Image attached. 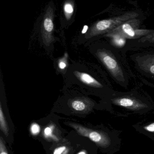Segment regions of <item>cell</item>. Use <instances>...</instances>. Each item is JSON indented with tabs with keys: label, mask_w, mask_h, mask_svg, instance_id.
Returning a JSON list of instances; mask_svg holds the SVG:
<instances>
[{
	"label": "cell",
	"mask_w": 154,
	"mask_h": 154,
	"mask_svg": "<svg viewBox=\"0 0 154 154\" xmlns=\"http://www.w3.org/2000/svg\"><path fill=\"white\" fill-rule=\"evenodd\" d=\"M68 53L66 52L65 53L64 57L59 60L58 67L61 70H64L67 67L68 64Z\"/></svg>",
	"instance_id": "4fadbf2b"
},
{
	"label": "cell",
	"mask_w": 154,
	"mask_h": 154,
	"mask_svg": "<svg viewBox=\"0 0 154 154\" xmlns=\"http://www.w3.org/2000/svg\"><path fill=\"white\" fill-rule=\"evenodd\" d=\"M0 128L2 132L6 137L9 135V127L6 122L2 104H0Z\"/></svg>",
	"instance_id": "8fae6325"
},
{
	"label": "cell",
	"mask_w": 154,
	"mask_h": 154,
	"mask_svg": "<svg viewBox=\"0 0 154 154\" xmlns=\"http://www.w3.org/2000/svg\"><path fill=\"white\" fill-rule=\"evenodd\" d=\"M105 36L111 39V42L113 45L119 48L123 47L126 43V39L117 35H111L105 34Z\"/></svg>",
	"instance_id": "7c38bea8"
},
{
	"label": "cell",
	"mask_w": 154,
	"mask_h": 154,
	"mask_svg": "<svg viewBox=\"0 0 154 154\" xmlns=\"http://www.w3.org/2000/svg\"><path fill=\"white\" fill-rule=\"evenodd\" d=\"M140 24V20L138 19H134L129 20L122 23L118 27L108 32L106 34H115L128 30L134 29H138Z\"/></svg>",
	"instance_id": "9c48e42d"
},
{
	"label": "cell",
	"mask_w": 154,
	"mask_h": 154,
	"mask_svg": "<svg viewBox=\"0 0 154 154\" xmlns=\"http://www.w3.org/2000/svg\"><path fill=\"white\" fill-rule=\"evenodd\" d=\"M0 154H8L5 143L2 137H0Z\"/></svg>",
	"instance_id": "ac0fdd59"
},
{
	"label": "cell",
	"mask_w": 154,
	"mask_h": 154,
	"mask_svg": "<svg viewBox=\"0 0 154 154\" xmlns=\"http://www.w3.org/2000/svg\"><path fill=\"white\" fill-rule=\"evenodd\" d=\"M112 103L116 106L125 108L132 110H139L148 107L145 103L133 97L125 96L115 98L111 100Z\"/></svg>",
	"instance_id": "277c9868"
},
{
	"label": "cell",
	"mask_w": 154,
	"mask_h": 154,
	"mask_svg": "<svg viewBox=\"0 0 154 154\" xmlns=\"http://www.w3.org/2000/svg\"><path fill=\"white\" fill-rule=\"evenodd\" d=\"M53 28L52 19L50 17H45L43 21L42 35L43 42L46 46H49L54 40L52 36Z\"/></svg>",
	"instance_id": "8992f818"
},
{
	"label": "cell",
	"mask_w": 154,
	"mask_h": 154,
	"mask_svg": "<svg viewBox=\"0 0 154 154\" xmlns=\"http://www.w3.org/2000/svg\"><path fill=\"white\" fill-rule=\"evenodd\" d=\"M138 66L146 72L154 75V55H144L137 58Z\"/></svg>",
	"instance_id": "52a82bcc"
},
{
	"label": "cell",
	"mask_w": 154,
	"mask_h": 154,
	"mask_svg": "<svg viewBox=\"0 0 154 154\" xmlns=\"http://www.w3.org/2000/svg\"><path fill=\"white\" fill-rule=\"evenodd\" d=\"M73 74L80 82L88 86L96 88L103 87L100 82L87 73L75 71Z\"/></svg>",
	"instance_id": "ba28073f"
},
{
	"label": "cell",
	"mask_w": 154,
	"mask_h": 154,
	"mask_svg": "<svg viewBox=\"0 0 154 154\" xmlns=\"http://www.w3.org/2000/svg\"><path fill=\"white\" fill-rule=\"evenodd\" d=\"M55 126L54 125H49L44 128L43 135L44 137L48 140H53L54 141H58V138L55 135Z\"/></svg>",
	"instance_id": "30bf717a"
},
{
	"label": "cell",
	"mask_w": 154,
	"mask_h": 154,
	"mask_svg": "<svg viewBox=\"0 0 154 154\" xmlns=\"http://www.w3.org/2000/svg\"><path fill=\"white\" fill-rule=\"evenodd\" d=\"M69 149L66 146H61L54 150L53 154H68Z\"/></svg>",
	"instance_id": "2e32d148"
},
{
	"label": "cell",
	"mask_w": 154,
	"mask_h": 154,
	"mask_svg": "<svg viewBox=\"0 0 154 154\" xmlns=\"http://www.w3.org/2000/svg\"><path fill=\"white\" fill-rule=\"evenodd\" d=\"M138 16V14L132 12L110 19L99 21L91 27L90 31L86 37L90 38L104 33L106 34L124 23L129 20L136 19Z\"/></svg>",
	"instance_id": "6da1fadb"
},
{
	"label": "cell",
	"mask_w": 154,
	"mask_h": 154,
	"mask_svg": "<svg viewBox=\"0 0 154 154\" xmlns=\"http://www.w3.org/2000/svg\"><path fill=\"white\" fill-rule=\"evenodd\" d=\"M97 56L117 80L124 81L123 70L114 55L110 51L105 50H99L97 52Z\"/></svg>",
	"instance_id": "3957f363"
},
{
	"label": "cell",
	"mask_w": 154,
	"mask_h": 154,
	"mask_svg": "<svg viewBox=\"0 0 154 154\" xmlns=\"http://www.w3.org/2000/svg\"><path fill=\"white\" fill-rule=\"evenodd\" d=\"M64 11L67 18L69 17L73 12V7L72 5L70 3H67L64 5Z\"/></svg>",
	"instance_id": "9a60e30c"
},
{
	"label": "cell",
	"mask_w": 154,
	"mask_h": 154,
	"mask_svg": "<svg viewBox=\"0 0 154 154\" xmlns=\"http://www.w3.org/2000/svg\"><path fill=\"white\" fill-rule=\"evenodd\" d=\"M68 125L75 129L78 134L87 137L100 147L107 148L110 147L112 144L110 136L103 131L90 129L77 123H69Z\"/></svg>",
	"instance_id": "7a4b0ae2"
},
{
	"label": "cell",
	"mask_w": 154,
	"mask_h": 154,
	"mask_svg": "<svg viewBox=\"0 0 154 154\" xmlns=\"http://www.w3.org/2000/svg\"><path fill=\"white\" fill-rule=\"evenodd\" d=\"M88 29V27L86 26H85L84 27V29H83V30L82 31V33H86V32L87 31Z\"/></svg>",
	"instance_id": "44dd1931"
},
{
	"label": "cell",
	"mask_w": 154,
	"mask_h": 154,
	"mask_svg": "<svg viewBox=\"0 0 154 154\" xmlns=\"http://www.w3.org/2000/svg\"><path fill=\"white\" fill-rule=\"evenodd\" d=\"M31 134L33 136L37 135L39 134L40 131V127L38 124L33 123L31 124L30 128Z\"/></svg>",
	"instance_id": "5bb4252c"
},
{
	"label": "cell",
	"mask_w": 154,
	"mask_h": 154,
	"mask_svg": "<svg viewBox=\"0 0 154 154\" xmlns=\"http://www.w3.org/2000/svg\"><path fill=\"white\" fill-rule=\"evenodd\" d=\"M144 129L146 132L154 134V123H151L143 127Z\"/></svg>",
	"instance_id": "d6986e66"
},
{
	"label": "cell",
	"mask_w": 154,
	"mask_h": 154,
	"mask_svg": "<svg viewBox=\"0 0 154 154\" xmlns=\"http://www.w3.org/2000/svg\"><path fill=\"white\" fill-rule=\"evenodd\" d=\"M77 154H88L86 150H82Z\"/></svg>",
	"instance_id": "ffe728a7"
},
{
	"label": "cell",
	"mask_w": 154,
	"mask_h": 154,
	"mask_svg": "<svg viewBox=\"0 0 154 154\" xmlns=\"http://www.w3.org/2000/svg\"><path fill=\"white\" fill-rule=\"evenodd\" d=\"M70 108L74 112L86 113L90 111L94 106L90 100L85 97H76L69 101Z\"/></svg>",
	"instance_id": "5b68a950"
},
{
	"label": "cell",
	"mask_w": 154,
	"mask_h": 154,
	"mask_svg": "<svg viewBox=\"0 0 154 154\" xmlns=\"http://www.w3.org/2000/svg\"><path fill=\"white\" fill-rule=\"evenodd\" d=\"M139 41L140 42H154V30L152 33H150L146 36H144L143 38H141Z\"/></svg>",
	"instance_id": "e0dca14e"
}]
</instances>
